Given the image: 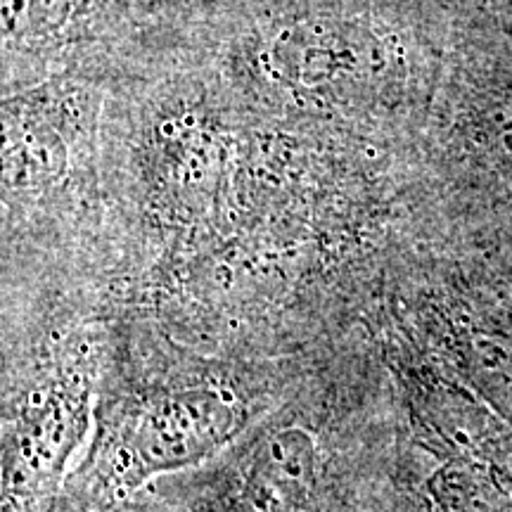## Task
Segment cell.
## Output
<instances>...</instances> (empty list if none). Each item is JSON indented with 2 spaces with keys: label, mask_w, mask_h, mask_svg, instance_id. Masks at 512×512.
<instances>
[{
  "label": "cell",
  "mask_w": 512,
  "mask_h": 512,
  "mask_svg": "<svg viewBox=\"0 0 512 512\" xmlns=\"http://www.w3.org/2000/svg\"><path fill=\"white\" fill-rule=\"evenodd\" d=\"M238 425V403L230 396L209 389L169 396L138 420L124 446L126 463L143 477L188 465L219 448Z\"/></svg>",
  "instance_id": "6da1fadb"
},
{
  "label": "cell",
  "mask_w": 512,
  "mask_h": 512,
  "mask_svg": "<svg viewBox=\"0 0 512 512\" xmlns=\"http://www.w3.org/2000/svg\"><path fill=\"white\" fill-rule=\"evenodd\" d=\"M311 441L299 432L280 434L256 465L249 494L259 510L290 505L311 482Z\"/></svg>",
  "instance_id": "7a4b0ae2"
}]
</instances>
